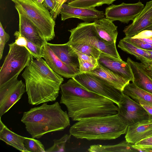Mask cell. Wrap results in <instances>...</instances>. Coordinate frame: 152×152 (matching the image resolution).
<instances>
[{"mask_svg":"<svg viewBox=\"0 0 152 152\" xmlns=\"http://www.w3.org/2000/svg\"><path fill=\"white\" fill-rule=\"evenodd\" d=\"M60 103L66 106L73 121L117 114L118 107L112 100L86 89L72 78L60 86Z\"/></svg>","mask_w":152,"mask_h":152,"instance_id":"6da1fadb","label":"cell"},{"mask_svg":"<svg viewBox=\"0 0 152 152\" xmlns=\"http://www.w3.org/2000/svg\"><path fill=\"white\" fill-rule=\"evenodd\" d=\"M29 103L37 105L55 101L64 81L42 58H32L22 74Z\"/></svg>","mask_w":152,"mask_h":152,"instance_id":"7a4b0ae2","label":"cell"},{"mask_svg":"<svg viewBox=\"0 0 152 152\" xmlns=\"http://www.w3.org/2000/svg\"><path fill=\"white\" fill-rule=\"evenodd\" d=\"M69 117L58 102L40 106L25 112L21 119L32 138L39 139L52 132L63 131L70 125Z\"/></svg>","mask_w":152,"mask_h":152,"instance_id":"3957f363","label":"cell"},{"mask_svg":"<svg viewBox=\"0 0 152 152\" xmlns=\"http://www.w3.org/2000/svg\"><path fill=\"white\" fill-rule=\"evenodd\" d=\"M128 127L116 114L82 119L70 127L69 133L77 139L110 140L126 134Z\"/></svg>","mask_w":152,"mask_h":152,"instance_id":"277c9868","label":"cell"},{"mask_svg":"<svg viewBox=\"0 0 152 152\" xmlns=\"http://www.w3.org/2000/svg\"><path fill=\"white\" fill-rule=\"evenodd\" d=\"M18 13L27 18L45 41L55 37V21L50 11L37 0H11Z\"/></svg>","mask_w":152,"mask_h":152,"instance_id":"5b68a950","label":"cell"},{"mask_svg":"<svg viewBox=\"0 0 152 152\" xmlns=\"http://www.w3.org/2000/svg\"><path fill=\"white\" fill-rule=\"evenodd\" d=\"M68 31L70 33L68 42L88 45L97 49L101 53L115 58L119 56L115 43L109 42L100 37L96 32L94 22L80 23Z\"/></svg>","mask_w":152,"mask_h":152,"instance_id":"8992f818","label":"cell"},{"mask_svg":"<svg viewBox=\"0 0 152 152\" xmlns=\"http://www.w3.org/2000/svg\"><path fill=\"white\" fill-rule=\"evenodd\" d=\"M9 46L8 53L0 70V85L19 75L33 57L26 48L15 42L9 44Z\"/></svg>","mask_w":152,"mask_h":152,"instance_id":"52a82bcc","label":"cell"},{"mask_svg":"<svg viewBox=\"0 0 152 152\" xmlns=\"http://www.w3.org/2000/svg\"><path fill=\"white\" fill-rule=\"evenodd\" d=\"M72 78L86 89L110 99L118 106L124 94L102 78L89 73L80 72Z\"/></svg>","mask_w":152,"mask_h":152,"instance_id":"ba28073f","label":"cell"},{"mask_svg":"<svg viewBox=\"0 0 152 152\" xmlns=\"http://www.w3.org/2000/svg\"><path fill=\"white\" fill-rule=\"evenodd\" d=\"M17 75L0 85V118L18 101L25 91L26 85Z\"/></svg>","mask_w":152,"mask_h":152,"instance_id":"9c48e42d","label":"cell"},{"mask_svg":"<svg viewBox=\"0 0 152 152\" xmlns=\"http://www.w3.org/2000/svg\"><path fill=\"white\" fill-rule=\"evenodd\" d=\"M118 106V117L128 126L148 119V114L143 107L125 94Z\"/></svg>","mask_w":152,"mask_h":152,"instance_id":"30bf717a","label":"cell"},{"mask_svg":"<svg viewBox=\"0 0 152 152\" xmlns=\"http://www.w3.org/2000/svg\"><path fill=\"white\" fill-rule=\"evenodd\" d=\"M144 4L140 1L134 4L123 2L118 5L112 4L107 7L104 13L106 18L113 21L118 20L128 23L132 21L144 8Z\"/></svg>","mask_w":152,"mask_h":152,"instance_id":"8fae6325","label":"cell"},{"mask_svg":"<svg viewBox=\"0 0 152 152\" xmlns=\"http://www.w3.org/2000/svg\"><path fill=\"white\" fill-rule=\"evenodd\" d=\"M61 20L64 21L72 18H76L85 22H90L104 18V13L95 8H85L73 7L64 3L60 12Z\"/></svg>","mask_w":152,"mask_h":152,"instance_id":"7c38bea8","label":"cell"},{"mask_svg":"<svg viewBox=\"0 0 152 152\" xmlns=\"http://www.w3.org/2000/svg\"><path fill=\"white\" fill-rule=\"evenodd\" d=\"M99 64L126 79L133 82L134 75L127 62L101 53L97 59Z\"/></svg>","mask_w":152,"mask_h":152,"instance_id":"4fadbf2b","label":"cell"},{"mask_svg":"<svg viewBox=\"0 0 152 152\" xmlns=\"http://www.w3.org/2000/svg\"><path fill=\"white\" fill-rule=\"evenodd\" d=\"M152 26V0L147 2L142 11L126 27L123 32L126 37H132L146 28Z\"/></svg>","mask_w":152,"mask_h":152,"instance_id":"5bb4252c","label":"cell"},{"mask_svg":"<svg viewBox=\"0 0 152 152\" xmlns=\"http://www.w3.org/2000/svg\"><path fill=\"white\" fill-rule=\"evenodd\" d=\"M45 42L43 45L44 58L49 67L55 72L66 78H72L80 73L63 62Z\"/></svg>","mask_w":152,"mask_h":152,"instance_id":"9a60e30c","label":"cell"},{"mask_svg":"<svg viewBox=\"0 0 152 152\" xmlns=\"http://www.w3.org/2000/svg\"><path fill=\"white\" fill-rule=\"evenodd\" d=\"M56 55L64 63L80 72L78 56L75 50L67 42L53 44L47 42Z\"/></svg>","mask_w":152,"mask_h":152,"instance_id":"2e32d148","label":"cell"},{"mask_svg":"<svg viewBox=\"0 0 152 152\" xmlns=\"http://www.w3.org/2000/svg\"><path fill=\"white\" fill-rule=\"evenodd\" d=\"M126 62L134 75V84L139 88L152 94V77L147 72L142 63L135 61L128 57Z\"/></svg>","mask_w":152,"mask_h":152,"instance_id":"e0dca14e","label":"cell"},{"mask_svg":"<svg viewBox=\"0 0 152 152\" xmlns=\"http://www.w3.org/2000/svg\"><path fill=\"white\" fill-rule=\"evenodd\" d=\"M152 134V122L148 119L128 126L125 138L127 142L134 144Z\"/></svg>","mask_w":152,"mask_h":152,"instance_id":"ac0fdd59","label":"cell"},{"mask_svg":"<svg viewBox=\"0 0 152 152\" xmlns=\"http://www.w3.org/2000/svg\"><path fill=\"white\" fill-rule=\"evenodd\" d=\"M88 73L96 75L115 88L122 91L130 81L106 68L98 63L93 71Z\"/></svg>","mask_w":152,"mask_h":152,"instance_id":"d6986e66","label":"cell"},{"mask_svg":"<svg viewBox=\"0 0 152 152\" xmlns=\"http://www.w3.org/2000/svg\"><path fill=\"white\" fill-rule=\"evenodd\" d=\"M18 31L27 40L35 45L43 46L45 42L41 37L35 27L28 19L19 13Z\"/></svg>","mask_w":152,"mask_h":152,"instance_id":"ffe728a7","label":"cell"},{"mask_svg":"<svg viewBox=\"0 0 152 152\" xmlns=\"http://www.w3.org/2000/svg\"><path fill=\"white\" fill-rule=\"evenodd\" d=\"M113 22L104 18L94 22L96 32L100 37L109 42L115 43L118 34L117 27Z\"/></svg>","mask_w":152,"mask_h":152,"instance_id":"44dd1931","label":"cell"},{"mask_svg":"<svg viewBox=\"0 0 152 152\" xmlns=\"http://www.w3.org/2000/svg\"><path fill=\"white\" fill-rule=\"evenodd\" d=\"M123 92L138 103L152 105V94L137 87L134 82L127 84Z\"/></svg>","mask_w":152,"mask_h":152,"instance_id":"7402d4cb","label":"cell"},{"mask_svg":"<svg viewBox=\"0 0 152 152\" xmlns=\"http://www.w3.org/2000/svg\"><path fill=\"white\" fill-rule=\"evenodd\" d=\"M133 145L125 140L114 145H92L90 146L88 150L92 152H140V150L135 148Z\"/></svg>","mask_w":152,"mask_h":152,"instance_id":"603a6c76","label":"cell"},{"mask_svg":"<svg viewBox=\"0 0 152 152\" xmlns=\"http://www.w3.org/2000/svg\"><path fill=\"white\" fill-rule=\"evenodd\" d=\"M24 137L18 135L9 130L6 126L0 130V139L7 144L22 152H28L24 146Z\"/></svg>","mask_w":152,"mask_h":152,"instance_id":"cb8c5ba5","label":"cell"},{"mask_svg":"<svg viewBox=\"0 0 152 152\" xmlns=\"http://www.w3.org/2000/svg\"><path fill=\"white\" fill-rule=\"evenodd\" d=\"M118 48L134 56L142 63L152 61V55L131 43L122 39L118 45Z\"/></svg>","mask_w":152,"mask_h":152,"instance_id":"d4e9b609","label":"cell"},{"mask_svg":"<svg viewBox=\"0 0 152 152\" xmlns=\"http://www.w3.org/2000/svg\"><path fill=\"white\" fill-rule=\"evenodd\" d=\"M116 0H76L67 3L71 6L85 8H95L104 4H112Z\"/></svg>","mask_w":152,"mask_h":152,"instance_id":"484cf974","label":"cell"},{"mask_svg":"<svg viewBox=\"0 0 152 152\" xmlns=\"http://www.w3.org/2000/svg\"><path fill=\"white\" fill-rule=\"evenodd\" d=\"M67 43L74 50L81 53L91 56L98 59L101 52L96 48L84 44L77 43Z\"/></svg>","mask_w":152,"mask_h":152,"instance_id":"4316f807","label":"cell"},{"mask_svg":"<svg viewBox=\"0 0 152 152\" xmlns=\"http://www.w3.org/2000/svg\"><path fill=\"white\" fill-rule=\"evenodd\" d=\"M71 134H65L58 139H54L53 145L45 150V152H64L66 143L70 140Z\"/></svg>","mask_w":152,"mask_h":152,"instance_id":"83f0119b","label":"cell"},{"mask_svg":"<svg viewBox=\"0 0 152 152\" xmlns=\"http://www.w3.org/2000/svg\"><path fill=\"white\" fill-rule=\"evenodd\" d=\"M23 142L28 152H45V147L41 142L34 138L24 137Z\"/></svg>","mask_w":152,"mask_h":152,"instance_id":"f1b7e54d","label":"cell"},{"mask_svg":"<svg viewBox=\"0 0 152 152\" xmlns=\"http://www.w3.org/2000/svg\"><path fill=\"white\" fill-rule=\"evenodd\" d=\"M26 49L35 58H43L44 50L43 46H38L27 39Z\"/></svg>","mask_w":152,"mask_h":152,"instance_id":"f546056e","label":"cell"},{"mask_svg":"<svg viewBox=\"0 0 152 152\" xmlns=\"http://www.w3.org/2000/svg\"><path fill=\"white\" fill-rule=\"evenodd\" d=\"M10 36L4 29L0 22V60L2 57L4 49L6 43L9 40Z\"/></svg>","mask_w":152,"mask_h":152,"instance_id":"4dcf8cb0","label":"cell"},{"mask_svg":"<svg viewBox=\"0 0 152 152\" xmlns=\"http://www.w3.org/2000/svg\"><path fill=\"white\" fill-rule=\"evenodd\" d=\"M125 40L142 49L152 50V45L145 43L138 38L125 37L123 39Z\"/></svg>","mask_w":152,"mask_h":152,"instance_id":"1f68e13d","label":"cell"},{"mask_svg":"<svg viewBox=\"0 0 152 152\" xmlns=\"http://www.w3.org/2000/svg\"><path fill=\"white\" fill-rule=\"evenodd\" d=\"M80 73H88L94 69L98 65L93 63L79 59Z\"/></svg>","mask_w":152,"mask_h":152,"instance_id":"d6a6232c","label":"cell"},{"mask_svg":"<svg viewBox=\"0 0 152 152\" xmlns=\"http://www.w3.org/2000/svg\"><path fill=\"white\" fill-rule=\"evenodd\" d=\"M133 145L138 149L152 148V134L140 140Z\"/></svg>","mask_w":152,"mask_h":152,"instance_id":"836d02e7","label":"cell"},{"mask_svg":"<svg viewBox=\"0 0 152 152\" xmlns=\"http://www.w3.org/2000/svg\"><path fill=\"white\" fill-rule=\"evenodd\" d=\"M75 50L78 56V59L90 62L95 64H98L97 59L93 56L81 53Z\"/></svg>","mask_w":152,"mask_h":152,"instance_id":"e575fe53","label":"cell"},{"mask_svg":"<svg viewBox=\"0 0 152 152\" xmlns=\"http://www.w3.org/2000/svg\"><path fill=\"white\" fill-rule=\"evenodd\" d=\"M42 4L50 11L51 15L57 4V0H44Z\"/></svg>","mask_w":152,"mask_h":152,"instance_id":"d590c367","label":"cell"},{"mask_svg":"<svg viewBox=\"0 0 152 152\" xmlns=\"http://www.w3.org/2000/svg\"><path fill=\"white\" fill-rule=\"evenodd\" d=\"M152 37V30H144L132 37L133 38H144Z\"/></svg>","mask_w":152,"mask_h":152,"instance_id":"8d00e7d4","label":"cell"},{"mask_svg":"<svg viewBox=\"0 0 152 152\" xmlns=\"http://www.w3.org/2000/svg\"><path fill=\"white\" fill-rule=\"evenodd\" d=\"M139 103L143 107L148 113L149 121L152 122V105L141 102Z\"/></svg>","mask_w":152,"mask_h":152,"instance_id":"74e56055","label":"cell"},{"mask_svg":"<svg viewBox=\"0 0 152 152\" xmlns=\"http://www.w3.org/2000/svg\"><path fill=\"white\" fill-rule=\"evenodd\" d=\"M142 63L147 72L152 77V66L146 63Z\"/></svg>","mask_w":152,"mask_h":152,"instance_id":"f35d334b","label":"cell"},{"mask_svg":"<svg viewBox=\"0 0 152 152\" xmlns=\"http://www.w3.org/2000/svg\"><path fill=\"white\" fill-rule=\"evenodd\" d=\"M140 150L141 152H152V148H144Z\"/></svg>","mask_w":152,"mask_h":152,"instance_id":"ab89813d","label":"cell"},{"mask_svg":"<svg viewBox=\"0 0 152 152\" xmlns=\"http://www.w3.org/2000/svg\"><path fill=\"white\" fill-rule=\"evenodd\" d=\"M146 52L148 53L149 54H151V55H152V50H144Z\"/></svg>","mask_w":152,"mask_h":152,"instance_id":"60d3db41","label":"cell"},{"mask_svg":"<svg viewBox=\"0 0 152 152\" xmlns=\"http://www.w3.org/2000/svg\"><path fill=\"white\" fill-rule=\"evenodd\" d=\"M145 30H152V26L148 27Z\"/></svg>","mask_w":152,"mask_h":152,"instance_id":"b9f144b4","label":"cell"},{"mask_svg":"<svg viewBox=\"0 0 152 152\" xmlns=\"http://www.w3.org/2000/svg\"><path fill=\"white\" fill-rule=\"evenodd\" d=\"M76 0H66V3H69L72 2L73 1H75Z\"/></svg>","mask_w":152,"mask_h":152,"instance_id":"7bdbcfd3","label":"cell"},{"mask_svg":"<svg viewBox=\"0 0 152 152\" xmlns=\"http://www.w3.org/2000/svg\"><path fill=\"white\" fill-rule=\"evenodd\" d=\"M145 63H147L150 64L151 66H152V61L145 62Z\"/></svg>","mask_w":152,"mask_h":152,"instance_id":"ee69618b","label":"cell"}]
</instances>
